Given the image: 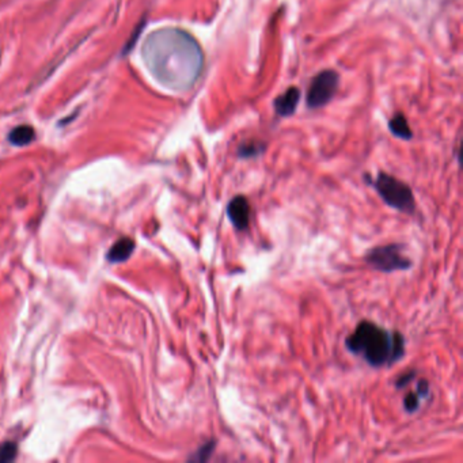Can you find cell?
Segmentation results:
<instances>
[{
  "label": "cell",
  "instance_id": "1",
  "mask_svg": "<svg viewBox=\"0 0 463 463\" xmlns=\"http://www.w3.org/2000/svg\"><path fill=\"white\" fill-rule=\"evenodd\" d=\"M348 351L361 356L371 367H390L405 355V338L371 320H361L345 338Z\"/></svg>",
  "mask_w": 463,
  "mask_h": 463
},
{
  "label": "cell",
  "instance_id": "2",
  "mask_svg": "<svg viewBox=\"0 0 463 463\" xmlns=\"http://www.w3.org/2000/svg\"><path fill=\"white\" fill-rule=\"evenodd\" d=\"M377 193L390 208L403 213H413L415 209L414 195L411 188L398 178L383 171L378 173L374 179H369Z\"/></svg>",
  "mask_w": 463,
  "mask_h": 463
},
{
  "label": "cell",
  "instance_id": "3",
  "mask_svg": "<svg viewBox=\"0 0 463 463\" xmlns=\"http://www.w3.org/2000/svg\"><path fill=\"white\" fill-rule=\"evenodd\" d=\"M365 262L379 272L391 273L395 270H407L411 268V260L403 253V246L390 243L375 246L365 254Z\"/></svg>",
  "mask_w": 463,
  "mask_h": 463
},
{
  "label": "cell",
  "instance_id": "4",
  "mask_svg": "<svg viewBox=\"0 0 463 463\" xmlns=\"http://www.w3.org/2000/svg\"><path fill=\"white\" fill-rule=\"evenodd\" d=\"M340 84V75L334 69H325L315 75L306 96L308 109H319L333 100Z\"/></svg>",
  "mask_w": 463,
  "mask_h": 463
},
{
  "label": "cell",
  "instance_id": "5",
  "mask_svg": "<svg viewBox=\"0 0 463 463\" xmlns=\"http://www.w3.org/2000/svg\"><path fill=\"white\" fill-rule=\"evenodd\" d=\"M227 217L234 225L237 231H245L249 227L251 215V207L249 200L242 195H238L229 200L227 205Z\"/></svg>",
  "mask_w": 463,
  "mask_h": 463
},
{
  "label": "cell",
  "instance_id": "6",
  "mask_svg": "<svg viewBox=\"0 0 463 463\" xmlns=\"http://www.w3.org/2000/svg\"><path fill=\"white\" fill-rule=\"evenodd\" d=\"M300 101V90L298 87H290L274 100V110L282 117H290L295 113Z\"/></svg>",
  "mask_w": 463,
  "mask_h": 463
},
{
  "label": "cell",
  "instance_id": "7",
  "mask_svg": "<svg viewBox=\"0 0 463 463\" xmlns=\"http://www.w3.org/2000/svg\"><path fill=\"white\" fill-rule=\"evenodd\" d=\"M134 250V243L132 239L129 238H121L118 239L117 242L114 243L112 246V249L109 250L108 258L112 262H122L126 261L130 257V254Z\"/></svg>",
  "mask_w": 463,
  "mask_h": 463
},
{
  "label": "cell",
  "instance_id": "8",
  "mask_svg": "<svg viewBox=\"0 0 463 463\" xmlns=\"http://www.w3.org/2000/svg\"><path fill=\"white\" fill-rule=\"evenodd\" d=\"M389 129L391 133L402 140H410L413 137V132L407 122V118L402 113H397L389 122Z\"/></svg>",
  "mask_w": 463,
  "mask_h": 463
},
{
  "label": "cell",
  "instance_id": "9",
  "mask_svg": "<svg viewBox=\"0 0 463 463\" xmlns=\"http://www.w3.org/2000/svg\"><path fill=\"white\" fill-rule=\"evenodd\" d=\"M35 137V132L34 129L29 125H21L17 126L15 129L11 130V133H10L9 138L10 142L14 144V146H27L29 143H31Z\"/></svg>",
  "mask_w": 463,
  "mask_h": 463
},
{
  "label": "cell",
  "instance_id": "10",
  "mask_svg": "<svg viewBox=\"0 0 463 463\" xmlns=\"http://www.w3.org/2000/svg\"><path fill=\"white\" fill-rule=\"evenodd\" d=\"M266 150V144L260 143V142H245L238 147L237 155L242 159H249V158H256L261 155L262 152Z\"/></svg>",
  "mask_w": 463,
  "mask_h": 463
},
{
  "label": "cell",
  "instance_id": "11",
  "mask_svg": "<svg viewBox=\"0 0 463 463\" xmlns=\"http://www.w3.org/2000/svg\"><path fill=\"white\" fill-rule=\"evenodd\" d=\"M215 447H216V440H213V439L204 443L203 446L200 447L199 450L189 458V460H192V462H207L208 459L211 458V455L213 454Z\"/></svg>",
  "mask_w": 463,
  "mask_h": 463
},
{
  "label": "cell",
  "instance_id": "12",
  "mask_svg": "<svg viewBox=\"0 0 463 463\" xmlns=\"http://www.w3.org/2000/svg\"><path fill=\"white\" fill-rule=\"evenodd\" d=\"M18 452V447L15 443L7 442L0 447V463L11 462L15 459Z\"/></svg>",
  "mask_w": 463,
  "mask_h": 463
},
{
  "label": "cell",
  "instance_id": "13",
  "mask_svg": "<svg viewBox=\"0 0 463 463\" xmlns=\"http://www.w3.org/2000/svg\"><path fill=\"white\" fill-rule=\"evenodd\" d=\"M420 395L417 394V393H409V394L405 397L403 399V407H405V410L407 413H414V411L419 410V407H420Z\"/></svg>",
  "mask_w": 463,
  "mask_h": 463
},
{
  "label": "cell",
  "instance_id": "14",
  "mask_svg": "<svg viewBox=\"0 0 463 463\" xmlns=\"http://www.w3.org/2000/svg\"><path fill=\"white\" fill-rule=\"evenodd\" d=\"M415 375H417L415 369H407V371L402 373L398 378H397V381H395V387H397V389H403V387H406V386L414 379Z\"/></svg>",
  "mask_w": 463,
  "mask_h": 463
},
{
  "label": "cell",
  "instance_id": "15",
  "mask_svg": "<svg viewBox=\"0 0 463 463\" xmlns=\"http://www.w3.org/2000/svg\"><path fill=\"white\" fill-rule=\"evenodd\" d=\"M429 391H431V386H429L428 381H427V379H421V381L419 382V385H417V391H415V393L420 395V398L423 399L428 397Z\"/></svg>",
  "mask_w": 463,
  "mask_h": 463
}]
</instances>
